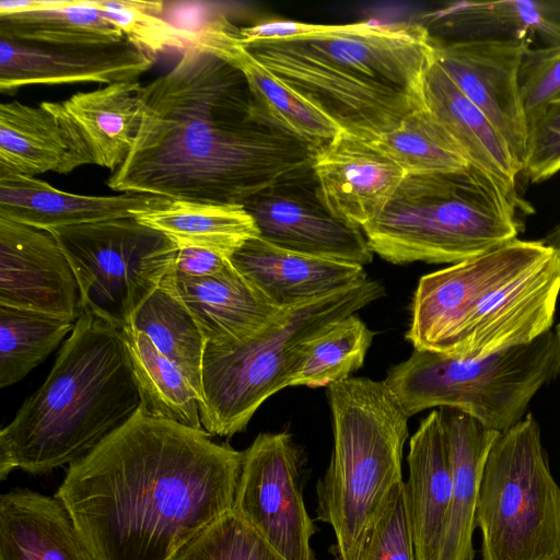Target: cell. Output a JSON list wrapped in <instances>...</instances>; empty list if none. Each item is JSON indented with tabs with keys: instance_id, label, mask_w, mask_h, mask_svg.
<instances>
[{
	"instance_id": "1",
	"label": "cell",
	"mask_w": 560,
	"mask_h": 560,
	"mask_svg": "<svg viewBox=\"0 0 560 560\" xmlns=\"http://www.w3.org/2000/svg\"><path fill=\"white\" fill-rule=\"evenodd\" d=\"M315 150L278 127L244 75L199 48L139 91V124L106 184L119 192L243 205L312 172Z\"/></svg>"
},
{
	"instance_id": "2",
	"label": "cell",
	"mask_w": 560,
	"mask_h": 560,
	"mask_svg": "<svg viewBox=\"0 0 560 560\" xmlns=\"http://www.w3.org/2000/svg\"><path fill=\"white\" fill-rule=\"evenodd\" d=\"M140 409L70 465L55 497L95 560H172L235 506L243 452Z\"/></svg>"
},
{
	"instance_id": "3",
	"label": "cell",
	"mask_w": 560,
	"mask_h": 560,
	"mask_svg": "<svg viewBox=\"0 0 560 560\" xmlns=\"http://www.w3.org/2000/svg\"><path fill=\"white\" fill-rule=\"evenodd\" d=\"M243 45L342 130L372 142L423 106V75L433 58L421 23L324 24L305 36Z\"/></svg>"
},
{
	"instance_id": "4",
	"label": "cell",
	"mask_w": 560,
	"mask_h": 560,
	"mask_svg": "<svg viewBox=\"0 0 560 560\" xmlns=\"http://www.w3.org/2000/svg\"><path fill=\"white\" fill-rule=\"evenodd\" d=\"M559 294L560 254L516 238L422 276L406 338L416 350L488 357L550 330Z\"/></svg>"
},
{
	"instance_id": "5",
	"label": "cell",
	"mask_w": 560,
	"mask_h": 560,
	"mask_svg": "<svg viewBox=\"0 0 560 560\" xmlns=\"http://www.w3.org/2000/svg\"><path fill=\"white\" fill-rule=\"evenodd\" d=\"M121 330L83 313L49 375L0 431V479L72 465L140 409Z\"/></svg>"
},
{
	"instance_id": "6",
	"label": "cell",
	"mask_w": 560,
	"mask_h": 560,
	"mask_svg": "<svg viewBox=\"0 0 560 560\" xmlns=\"http://www.w3.org/2000/svg\"><path fill=\"white\" fill-rule=\"evenodd\" d=\"M512 199L487 172L407 174L383 211L362 226L371 250L396 265L458 264L517 238Z\"/></svg>"
},
{
	"instance_id": "7",
	"label": "cell",
	"mask_w": 560,
	"mask_h": 560,
	"mask_svg": "<svg viewBox=\"0 0 560 560\" xmlns=\"http://www.w3.org/2000/svg\"><path fill=\"white\" fill-rule=\"evenodd\" d=\"M334 446L317 483V518L330 525L335 560H359L392 488L402 481L410 418L385 381L349 377L327 387Z\"/></svg>"
},
{
	"instance_id": "8",
	"label": "cell",
	"mask_w": 560,
	"mask_h": 560,
	"mask_svg": "<svg viewBox=\"0 0 560 560\" xmlns=\"http://www.w3.org/2000/svg\"><path fill=\"white\" fill-rule=\"evenodd\" d=\"M384 293L381 282L368 279L283 308L272 323L244 341L207 342L201 372L202 429L225 438L245 430L265 400L290 386L311 339Z\"/></svg>"
},
{
	"instance_id": "9",
	"label": "cell",
	"mask_w": 560,
	"mask_h": 560,
	"mask_svg": "<svg viewBox=\"0 0 560 560\" xmlns=\"http://www.w3.org/2000/svg\"><path fill=\"white\" fill-rule=\"evenodd\" d=\"M559 373V346L550 329L532 342L478 359L415 349L384 381L409 417L450 407L502 432L526 416L537 392Z\"/></svg>"
},
{
	"instance_id": "10",
	"label": "cell",
	"mask_w": 560,
	"mask_h": 560,
	"mask_svg": "<svg viewBox=\"0 0 560 560\" xmlns=\"http://www.w3.org/2000/svg\"><path fill=\"white\" fill-rule=\"evenodd\" d=\"M482 560H560V487L532 413L500 432L481 476Z\"/></svg>"
},
{
	"instance_id": "11",
	"label": "cell",
	"mask_w": 560,
	"mask_h": 560,
	"mask_svg": "<svg viewBox=\"0 0 560 560\" xmlns=\"http://www.w3.org/2000/svg\"><path fill=\"white\" fill-rule=\"evenodd\" d=\"M79 283L83 313L122 329L174 270L178 247L135 218L49 230Z\"/></svg>"
},
{
	"instance_id": "12",
	"label": "cell",
	"mask_w": 560,
	"mask_h": 560,
	"mask_svg": "<svg viewBox=\"0 0 560 560\" xmlns=\"http://www.w3.org/2000/svg\"><path fill=\"white\" fill-rule=\"evenodd\" d=\"M234 512L285 560H315L302 493V454L287 432L260 433L244 452Z\"/></svg>"
},
{
	"instance_id": "13",
	"label": "cell",
	"mask_w": 560,
	"mask_h": 560,
	"mask_svg": "<svg viewBox=\"0 0 560 560\" xmlns=\"http://www.w3.org/2000/svg\"><path fill=\"white\" fill-rule=\"evenodd\" d=\"M431 39L439 66L487 116L523 166L527 119L518 71L532 44L520 39Z\"/></svg>"
},
{
	"instance_id": "14",
	"label": "cell",
	"mask_w": 560,
	"mask_h": 560,
	"mask_svg": "<svg viewBox=\"0 0 560 560\" xmlns=\"http://www.w3.org/2000/svg\"><path fill=\"white\" fill-rule=\"evenodd\" d=\"M243 206L259 237L278 247L361 266L373 260L362 229L337 219L324 206L312 172L275 185Z\"/></svg>"
},
{
	"instance_id": "15",
	"label": "cell",
	"mask_w": 560,
	"mask_h": 560,
	"mask_svg": "<svg viewBox=\"0 0 560 560\" xmlns=\"http://www.w3.org/2000/svg\"><path fill=\"white\" fill-rule=\"evenodd\" d=\"M0 305L72 322L83 314L75 273L50 232L0 217Z\"/></svg>"
},
{
	"instance_id": "16",
	"label": "cell",
	"mask_w": 560,
	"mask_h": 560,
	"mask_svg": "<svg viewBox=\"0 0 560 560\" xmlns=\"http://www.w3.org/2000/svg\"><path fill=\"white\" fill-rule=\"evenodd\" d=\"M312 173L329 212L360 229L383 211L406 176L372 141L342 129L315 151Z\"/></svg>"
},
{
	"instance_id": "17",
	"label": "cell",
	"mask_w": 560,
	"mask_h": 560,
	"mask_svg": "<svg viewBox=\"0 0 560 560\" xmlns=\"http://www.w3.org/2000/svg\"><path fill=\"white\" fill-rule=\"evenodd\" d=\"M154 57L129 40L101 46H50L0 37V91L32 84L133 82Z\"/></svg>"
},
{
	"instance_id": "18",
	"label": "cell",
	"mask_w": 560,
	"mask_h": 560,
	"mask_svg": "<svg viewBox=\"0 0 560 560\" xmlns=\"http://www.w3.org/2000/svg\"><path fill=\"white\" fill-rule=\"evenodd\" d=\"M141 85L139 81L113 83L40 105L65 131L81 166L95 164L113 173L124 163L133 142Z\"/></svg>"
},
{
	"instance_id": "19",
	"label": "cell",
	"mask_w": 560,
	"mask_h": 560,
	"mask_svg": "<svg viewBox=\"0 0 560 560\" xmlns=\"http://www.w3.org/2000/svg\"><path fill=\"white\" fill-rule=\"evenodd\" d=\"M196 33V48L211 52L244 75L261 110L281 129L315 151L327 144L341 128L287 84L265 69L240 40V28L224 12Z\"/></svg>"
},
{
	"instance_id": "20",
	"label": "cell",
	"mask_w": 560,
	"mask_h": 560,
	"mask_svg": "<svg viewBox=\"0 0 560 560\" xmlns=\"http://www.w3.org/2000/svg\"><path fill=\"white\" fill-rule=\"evenodd\" d=\"M276 306L285 308L368 280L361 265L305 255L257 236L230 258Z\"/></svg>"
},
{
	"instance_id": "21",
	"label": "cell",
	"mask_w": 560,
	"mask_h": 560,
	"mask_svg": "<svg viewBox=\"0 0 560 560\" xmlns=\"http://www.w3.org/2000/svg\"><path fill=\"white\" fill-rule=\"evenodd\" d=\"M167 200L132 192L79 195L57 189L35 176L0 172V217L46 231L135 218Z\"/></svg>"
},
{
	"instance_id": "22",
	"label": "cell",
	"mask_w": 560,
	"mask_h": 560,
	"mask_svg": "<svg viewBox=\"0 0 560 560\" xmlns=\"http://www.w3.org/2000/svg\"><path fill=\"white\" fill-rule=\"evenodd\" d=\"M165 280L210 343L225 345L249 339L283 310L276 306L232 262L213 276L191 278L173 270Z\"/></svg>"
},
{
	"instance_id": "23",
	"label": "cell",
	"mask_w": 560,
	"mask_h": 560,
	"mask_svg": "<svg viewBox=\"0 0 560 560\" xmlns=\"http://www.w3.org/2000/svg\"><path fill=\"white\" fill-rule=\"evenodd\" d=\"M452 469V494L435 560H474L479 487L499 431L456 408L439 409Z\"/></svg>"
},
{
	"instance_id": "24",
	"label": "cell",
	"mask_w": 560,
	"mask_h": 560,
	"mask_svg": "<svg viewBox=\"0 0 560 560\" xmlns=\"http://www.w3.org/2000/svg\"><path fill=\"white\" fill-rule=\"evenodd\" d=\"M422 100L467 162L487 172L512 199L524 205L516 190L522 164L487 116L446 75L434 55L423 75Z\"/></svg>"
},
{
	"instance_id": "25",
	"label": "cell",
	"mask_w": 560,
	"mask_h": 560,
	"mask_svg": "<svg viewBox=\"0 0 560 560\" xmlns=\"http://www.w3.org/2000/svg\"><path fill=\"white\" fill-rule=\"evenodd\" d=\"M0 560H95L56 497L12 489L0 497Z\"/></svg>"
},
{
	"instance_id": "26",
	"label": "cell",
	"mask_w": 560,
	"mask_h": 560,
	"mask_svg": "<svg viewBox=\"0 0 560 560\" xmlns=\"http://www.w3.org/2000/svg\"><path fill=\"white\" fill-rule=\"evenodd\" d=\"M405 482L416 560H435L452 494V469L440 412L432 410L411 436Z\"/></svg>"
},
{
	"instance_id": "27",
	"label": "cell",
	"mask_w": 560,
	"mask_h": 560,
	"mask_svg": "<svg viewBox=\"0 0 560 560\" xmlns=\"http://www.w3.org/2000/svg\"><path fill=\"white\" fill-rule=\"evenodd\" d=\"M552 7L542 1H459L450 3L424 18L430 35L454 39H520L545 46L560 43V22Z\"/></svg>"
},
{
	"instance_id": "28",
	"label": "cell",
	"mask_w": 560,
	"mask_h": 560,
	"mask_svg": "<svg viewBox=\"0 0 560 560\" xmlns=\"http://www.w3.org/2000/svg\"><path fill=\"white\" fill-rule=\"evenodd\" d=\"M80 166L65 131L40 104L13 101L0 105V172L66 175Z\"/></svg>"
},
{
	"instance_id": "29",
	"label": "cell",
	"mask_w": 560,
	"mask_h": 560,
	"mask_svg": "<svg viewBox=\"0 0 560 560\" xmlns=\"http://www.w3.org/2000/svg\"><path fill=\"white\" fill-rule=\"evenodd\" d=\"M135 219L167 236L178 248L199 247L228 258L248 240L259 236L243 205L167 200Z\"/></svg>"
},
{
	"instance_id": "30",
	"label": "cell",
	"mask_w": 560,
	"mask_h": 560,
	"mask_svg": "<svg viewBox=\"0 0 560 560\" xmlns=\"http://www.w3.org/2000/svg\"><path fill=\"white\" fill-rule=\"evenodd\" d=\"M121 330L141 398L140 410L192 429H202L200 397L180 369L142 331Z\"/></svg>"
},
{
	"instance_id": "31",
	"label": "cell",
	"mask_w": 560,
	"mask_h": 560,
	"mask_svg": "<svg viewBox=\"0 0 560 560\" xmlns=\"http://www.w3.org/2000/svg\"><path fill=\"white\" fill-rule=\"evenodd\" d=\"M0 37L50 46H101L126 39L86 0H52L48 8L0 14Z\"/></svg>"
},
{
	"instance_id": "32",
	"label": "cell",
	"mask_w": 560,
	"mask_h": 560,
	"mask_svg": "<svg viewBox=\"0 0 560 560\" xmlns=\"http://www.w3.org/2000/svg\"><path fill=\"white\" fill-rule=\"evenodd\" d=\"M144 332L194 386L201 402V372L206 339L185 304L163 279L127 324Z\"/></svg>"
},
{
	"instance_id": "33",
	"label": "cell",
	"mask_w": 560,
	"mask_h": 560,
	"mask_svg": "<svg viewBox=\"0 0 560 560\" xmlns=\"http://www.w3.org/2000/svg\"><path fill=\"white\" fill-rule=\"evenodd\" d=\"M373 340V331L355 314L343 317L306 345L290 386H330L359 370Z\"/></svg>"
},
{
	"instance_id": "34",
	"label": "cell",
	"mask_w": 560,
	"mask_h": 560,
	"mask_svg": "<svg viewBox=\"0 0 560 560\" xmlns=\"http://www.w3.org/2000/svg\"><path fill=\"white\" fill-rule=\"evenodd\" d=\"M74 325L52 315L0 305V387L26 376Z\"/></svg>"
},
{
	"instance_id": "35",
	"label": "cell",
	"mask_w": 560,
	"mask_h": 560,
	"mask_svg": "<svg viewBox=\"0 0 560 560\" xmlns=\"http://www.w3.org/2000/svg\"><path fill=\"white\" fill-rule=\"evenodd\" d=\"M373 143L406 175L457 171L469 164L424 104Z\"/></svg>"
},
{
	"instance_id": "36",
	"label": "cell",
	"mask_w": 560,
	"mask_h": 560,
	"mask_svg": "<svg viewBox=\"0 0 560 560\" xmlns=\"http://www.w3.org/2000/svg\"><path fill=\"white\" fill-rule=\"evenodd\" d=\"M122 32L131 44L154 55L167 50L194 48L196 33L182 30L160 15L164 1L144 0H86Z\"/></svg>"
},
{
	"instance_id": "37",
	"label": "cell",
	"mask_w": 560,
	"mask_h": 560,
	"mask_svg": "<svg viewBox=\"0 0 560 560\" xmlns=\"http://www.w3.org/2000/svg\"><path fill=\"white\" fill-rule=\"evenodd\" d=\"M172 560H285L234 511L199 532Z\"/></svg>"
},
{
	"instance_id": "38",
	"label": "cell",
	"mask_w": 560,
	"mask_h": 560,
	"mask_svg": "<svg viewBox=\"0 0 560 560\" xmlns=\"http://www.w3.org/2000/svg\"><path fill=\"white\" fill-rule=\"evenodd\" d=\"M359 560H416L404 481L389 491Z\"/></svg>"
},
{
	"instance_id": "39",
	"label": "cell",
	"mask_w": 560,
	"mask_h": 560,
	"mask_svg": "<svg viewBox=\"0 0 560 560\" xmlns=\"http://www.w3.org/2000/svg\"><path fill=\"white\" fill-rule=\"evenodd\" d=\"M518 88L527 121L560 98V43L526 50Z\"/></svg>"
},
{
	"instance_id": "40",
	"label": "cell",
	"mask_w": 560,
	"mask_h": 560,
	"mask_svg": "<svg viewBox=\"0 0 560 560\" xmlns=\"http://www.w3.org/2000/svg\"><path fill=\"white\" fill-rule=\"evenodd\" d=\"M560 171V98L527 121V144L522 173L532 183Z\"/></svg>"
},
{
	"instance_id": "41",
	"label": "cell",
	"mask_w": 560,
	"mask_h": 560,
	"mask_svg": "<svg viewBox=\"0 0 560 560\" xmlns=\"http://www.w3.org/2000/svg\"><path fill=\"white\" fill-rule=\"evenodd\" d=\"M231 264L230 258L199 247L178 248L174 271L191 278L217 275Z\"/></svg>"
},
{
	"instance_id": "42",
	"label": "cell",
	"mask_w": 560,
	"mask_h": 560,
	"mask_svg": "<svg viewBox=\"0 0 560 560\" xmlns=\"http://www.w3.org/2000/svg\"><path fill=\"white\" fill-rule=\"evenodd\" d=\"M541 241L560 254V223L555 225Z\"/></svg>"
},
{
	"instance_id": "43",
	"label": "cell",
	"mask_w": 560,
	"mask_h": 560,
	"mask_svg": "<svg viewBox=\"0 0 560 560\" xmlns=\"http://www.w3.org/2000/svg\"><path fill=\"white\" fill-rule=\"evenodd\" d=\"M555 334H556V337L558 340V346H559V364H560V323L557 325Z\"/></svg>"
}]
</instances>
